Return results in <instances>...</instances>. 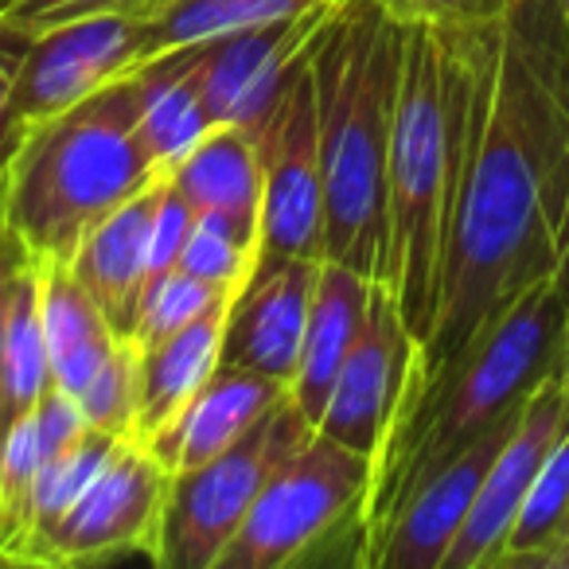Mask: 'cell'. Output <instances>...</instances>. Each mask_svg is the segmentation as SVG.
Here are the masks:
<instances>
[{
    "label": "cell",
    "instance_id": "6da1fadb",
    "mask_svg": "<svg viewBox=\"0 0 569 569\" xmlns=\"http://www.w3.org/2000/svg\"><path fill=\"white\" fill-rule=\"evenodd\" d=\"M465 152L418 390L491 312L569 266L566 20L553 0H499L491 17L465 28Z\"/></svg>",
    "mask_w": 569,
    "mask_h": 569
},
{
    "label": "cell",
    "instance_id": "7a4b0ae2",
    "mask_svg": "<svg viewBox=\"0 0 569 569\" xmlns=\"http://www.w3.org/2000/svg\"><path fill=\"white\" fill-rule=\"evenodd\" d=\"M395 133L387 168L382 277L413 340L426 348L441 305L445 250L465 152L468 40L465 28L402 24Z\"/></svg>",
    "mask_w": 569,
    "mask_h": 569
},
{
    "label": "cell",
    "instance_id": "3957f363",
    "mask_svg": "<svg viewBox=\"0 0 569 569\" xmlns=\"http://www.w3.org/2000/svg\"><path fill=\"white\" fill-rule=\"evenodd\" d=\"M569 317V266L530 281L503 309H496L476 336L413 395L398 433L375 465L356 566L387 527L395 507L410 496L441 460L465 449L499 418L515 413L530 390L553 371L561 325Z\"/></svg>",
    "mask_w": 569,
    "mask_h": 569
},
{
    "label": "cell",
    "instance_id": "277c9868",
    "mask_svg": "<svg viewBox=\"0 0 569 569\" xmlns=\"http://www.w3.org/2000/svg\"><path fill=\"white\" fill-rule=\"evenodd\" d=\"M406 28L379 0H340L317 48L320 164H325V258L382 277L387 168L395 133Z\"/></svg>",
    "mask_w": 569,
    "mask_h": 569
},
{
    "label": "cell",
    "instance_id": "5b68a950",
    "mask_svg": "<svg viewBox=\"0 0 569 569\" xmlns=\"http://www.w3.org/2000/svg\"><path fill=\"white\" fill-rule=\"evenodd\" d=\"M141 141L137 67L20 137L0 207L36 261H71L90 227L157 180Z\"/></svg>",
    "mask_w": 569,
    "mask_h": 569
},
{
    "label": "cell",
    "instance_id": "8992f818",
    "mask_svg": "<svg viewBox=\"0 0 569 569\" xmlns=\"http://www.w3.org/2000/svg\"><path fill=\"white\" fill-rule=\"evenodd\" d=\"M375 460L312 433L293 457H284L238 535L222 550L219 569H284L317 558L325 542L348 522L363 535ZM359 553V550H356Z\"/></svg>",
    "mask_w": 569,
    "mask_h": 569
},
{
    "label": "cell",
    "instance_id": "52a82bcc",
    "mask_svg": "<svg viewBox=\"0 0 569 569\" xmlns=\"http://www.w3.org/2000/svg\"><path fill=\"white\" fill-rule=\"evenodd\" d=\"M317 429L293 402H277L230 449L203 465L176 472L168 483L164 519H160L157 566L160 569H219L222 550L238 535L246 511L284 457H293Z\"/></svg>",
    "mask_w": 569,
    "mask_h": 569
},
{
    "label": "cell",
    "instance_id": "ba28073f",
    "mask_svg": "<svg viewBox=\"0 0 569 569\" xmlns=\"http://www.w3.org/2000/svg\"><path fill=\"white\" fill-rule=\"evenodd\" d=\"M172 468L137 433L121 437L102 472L43 530L24 566H106L157 558Z\"/></svg>",
    "mask_w": 569,
    "mask_h": 569
},
{
    "label": "cell",
    "instance_id": "9c48e42d",
    "mask_svg": "<svg viewBox=\"0 0 569 569\" xmlns=\"http://www.w3.org/2000/svg\"><path fill=\"white\" fill-rule=\"evenodd\" d=\"M261 144L258 261L273 269L293 258H325V164H320V106L312 56L293 71L269 118Z\"/></svg>",
    "mask_w": 569,
    "mask_h": 569
},
{
    "label": "cell",
    "instance_id": "30bf717a",
    "mask_svg": "<svg viewBox=\"0 0 569 569\" xmlns=\"http://www.w3.org/2000/svg\"><path fill=\"white\" fill-rule=\"evenodd\" d=\"M141 63L144 17L137 12L71 20L28 40L12 79L9 106H4V157H12L28 129L79 106L82 98L110 87L113 79Z\"/></svg>",
    "mask_w": 569,
    "mask_h": 569
},
{
    "label": "cell",
    "instance_id": "8fae6325",
    "mask_svg": "<svg viewBox=\"0 0 569 569\" xmlns=\"http://www.w3.org/2000/svg\"><path fill=\"white\" fill-rule=\"evenodd\" d=\"M421 382V343L406 328L395 297L382 281L371 289L363 332L351 343L332 395L317 421V433L343 449L371 457L379 465L382 449L398 433L410 398Z\"/></svg>",
    "mask_w": 569,
    "mask_h": 569
},
{
    "label": "cell",
    "instance_id": "7c38bea8",
    "mask_svg": "<svg viewBox=\"0 0 569 569\" xmlns=\"http://www.w3.org/2000/svg\"><path fill=\"white\" fill-rule=\"evenodd\" d=\"M569 426V402L553 375H546L530 398L522 402V413L515 421L511 437L491 460L488 476H483L480 491H476L468 519L460 527L452 550L445 553L441 569H499V558L507 550L515 522H519L522 507L530 499L538 472H542L546 457L558 445L561 429Z\"/></svg>",
    "mask_w": 569,
    "mask_h": 569
},
{
    "label": "cell",
    "instance_id": "4fadbf2b",
    "mask_svg": "<svg viewBox=\"0 0 569 569\" xmlns=\"http://www.w3.org/2000/svg\"><path fill=\"white\" fill-rule=\"evenodd\" d=\"M522 406L496 426H488L480 437L457 449L449 460L433 468L421 483H413L410 496L395 507L387 527L363 553L367 569H441L445 553L452 550L460 527L468 519L476 491H480L483 476H488L491 460L511 437L515 421H519Z\"/></svg>",
    "mask_w": 569,
    "mask_h": 569
},
{
    "label": "cell",
    "instance_id": "5bb4252c",
    "mask_svg": "<svg viewBox=\"0 0 569 569\" xmlns=\"http://www.w3.org/2000/svg\"><path fill=\"white\" fill-rule=\"evenodd\" d=\"M336 9L340 4L203 43V98L211 126H242L258 133L293 71L312 56Z\"/></svg>",
    "mask_w": 569,
    "mask_h": 569
},
{
    "label": "cell",
    "instance_id": "9a60e30c",
    "mask_svg": "<svg viewBox=\"0 0 569 569\" xmlns=\"http://www.w3.org/2000/svg\"><path fill=\"white\" fill-rule=\"evenodd\" d=\"M320 258H293L273 269H253L222 336V363L261 371L293 387L309 328Z\"/></svg>",
    "mask_w": 569,
    "mask_h": 569
},
{
    "label": "cell",
    "instance_id": "2e32d148",
    "mask_svg": "<svg viewBox=\"0 0 569 569\" xmlns=\"http://www.w3.org/2000/svg\"><path fill=\"white\" fill-rule=\"evenodd\" d=\"M289 395H293L289 382L269 379L261 371H246V367L219 363L211 379L191 395V402L164 429L149 433L144 441L172 468V476L188 472V468L230 449L246 429L258 426Z\"/></svg>",
    "mask_w": 569,
    "mask_h": 569
},
{
    "label": "cell",
    "instance_id": "e0dca14e",
    "mask_svg": "<svg viewBox=\"0 0 569 569\" xmlns=\"http://www.w3.org/2000/svg\"><path fill=\"white\" fill-rule=\"evenodd\" d=\"M160 191H164V172L133 199H126L118 211L106 214L98 227H90L67 261L121 340H133L137 328V309L149 277V230Z\"/></svg>",
    "mask_w": 569,
    "mask_h": 569
},
{
    "label": "cell",
    "instance_id": "ac0fdd59",
    "mask_svg": "<svg viewBox=\"0 0 569 569\" xmlns=\"http://www.w3.org/2000/svg\"><path fill=\"white\" fill-rule=\"evenodd\" d=\"M82 429L87 418L79 398L51 382L36 410L0 437V566H20V553L32 535L36 476Z\"/></svg>",
    "mask_w": 569,
    "mask_h": 569
},
{
    "label": "cell",
    "instance_id": "d6986e66",
    "mask_svg": "<svg viewBox=\"0 0 569 569\" xmlns=\"http://www.w3.org/2000/svg\"><path fill=\"white\" fill-rule=\"evenodd\" d=\"M371 289L375 277L359 273V269L343 266V261L320 258L301 367H297L293 379V402L301 406L312 429H317L320 413H325V402L332 395V382L340 375L343 359H348L351 343L363 332L367 309H371Z\"/></svg>",
    "mask_w": 569,
    "mask_h": 569
},
{
    "label": "cell",
    "instance_id": "ffe728a7",
    "mask_svg": "<svg viewBox=\"0 0 569 569\" xmlns=\"http://www.w3.org/2000/svg\"><path fill=\"white\" fill-rule=\"evenodd\" d=\"M246 281H238L230 293H222L203 317L183 325L180 332L152 343V348H141V418H137V437L164 429L191 402V395L214 375V367L222 363V336H227L230 309H234V297L242 293Z\"/></svg>",
    "mask_w": 569,
    "mask_h": 569
},
{
    "label": "cell",
    "instance_id": "44dd1931",
    "mask_svg": "<svg viewBox=\"0 0 569 569\" xmlns=\"http://www.w3.org/2000/svg\"><path fill=\"white\" fill-rule=\"evenodd\" d=\"M168 180L196 211H219L258 234L261 144L253 129L214 126L168 168Z\"/></svg>",
    "mask_w": 569,
    "mask_h": 569
},
{
    "label": "cell",
    "instance_id": "7402d4cb",
    "mask_svg": "<svg viewBox=\"0 0 569 569\" xmlns=\"http://www.w3.org/2000/svg\"><path fill=\"white\" fill-rule=\"evenodd\" d=\"M141 79V141L157 172H168L199 137L211 133L203 98V43L176 48L137 67Z\"/></svg>",
    "mask_w": 569,
    "mask_h": 569
},
{
    "label": "cell",
    "instance_id": "603a6c76",
    "mask_svg": "<svg viewBox=\"0 0 569 569\" xmlns=\"http://www.w3.org/2000/svg\"><path fill=\"white\" fill-rule=\"evenodd\" d=\"M43 336H48L51 382L79 398L102 363L113 356L121 336L110 328L94 297L82 289L67 261H40Z\"/></svg>",
    "mask_w": 569,
    "mask_h": 569
},
{
    "label": "cell",
    "instance_id": "cb8c5ba5",
    "mask_svg": "<svg viewBox=\"0 0 569 569\" xmlns=\"http://www.w3.org/2000/svg\"><path fill=\"white\" fill-rule=\"evenodd\" d=\"M51 387L48 336H43L40 261L28 258L17 273L0 340V437L24 421Z\"/></svg>",
    "mask_w": 569,
    "mask_h": 569
},
{
    "label": "cell",
    "instance_id": "d4e9b609",
    "mask_svg": "<svg viewBox=\"0 0 569 569\" xmlns=\"http://www.w3.org/2000/svg\"><path fill=\"white\" fill-rule=\"evenodd\" d=\"M328 4H340V0H164L144 17V59L214 43L222 36L328 9Z\"/></svg>",
    "mask_w": 569,
    "mask_h": 569
},
{
    "label": "cell",
    "instance_id": "484cf974",
    "mask_svg": "<svg viewBox=\"0 0 569 569\" xmlns=\"http://www.w3.org/2000/svg\"><path fill=\"white\" fill-rule=\"evenodd\" d=\"M569 530V426L546 457L530 499L515 522L499 569H542V558Z\"/></svg>",
    "mask_w": 569,
    "mask_h": 569
},
{
    "label": "cell",
    "instance_id": "4316f807",
    "mask_svg": "<svg viewBox=\"0 0 569 569\" xmlns=\"http://www.w3.org/2000/svg\"><path fill=\"white\" fill-rule=\"evenodd\" d=\"M121 437L118 433H106V429L87 426L63 452L48 460L36 476V491H32V535H28V546L20 553V566L28 561V550L32 542L74 503V499L87 491V483L102 472V465L110 460V452L118 449Z\"/></svg>",
    "mask_w": 569,
    "mask_h": 569
},
{
    "label": "cell",
    "instance_id": "83f0119b",
    "mask_svg": "<svg viewBox=\"0 0 569 569\" xmlns=\"http://www.w3.org/2000/svg\"><path fill=\"white\" fill-rule=\"evenodd\" d=\"M253 261H258V234L219 211H196L188 242L180 250V269L199 281L234 284L253 273Z\"/></svg>",
    "mask_w": 569,
    "mask_h": 569
},
{
    "label": "cell",
    "instance_id": "f1b7e54d",
    "mask_svg": "<svg viewBox=\"0 0 569 569\" xmlns=\"http://www.w3.org/2000/svg\"><path fill=\"white\" fill-rule=\"evenodd\" d=\"M234 284L199 281V277H191L188 269H180V266L168 269L164 277H157V281L144 284L141 309H137L133 340L141 343V348H152V343L168 340V336L180 332L183 325H191L196 317H203V312L211 309L222 293H230Z\"/></svg>",
    "mask_w": 569,
    "mask_h": 569
},
{
    "label": "cell",
    "instance_id": "f546056e",
    "mask_svg": "<svg viewBox=\"0 0 569 569\" xmlns=\"http://www.w3.org/2000/svg\"><path fill=\"white\" fill-rule=\"evenodd\" d=\"M79 406L87 426L118 437L137 433V418H141V343L121 340L113 356L102 363V371L79 395Z\"/></svg>",
    "mask_w": 569,
    "mask_h": 569
},
{
    "label": "cell",
    "instance_id": "4dcf8cb0",
    "mask_svg": "<svg viewBox=\"0 0 569 569\" xmlns=\"http://www.w3.org/2000/svg\"><path fill=\"white\" fill-rule=\"evenodd\" d=\"M157 4H164V0H4L0 4V28L12 36H24V40H36L51 28L87 17H113V12L149 17Z\"/></svg>",
    "mask_w": 569,
    "mask_h": 569
},
{
    "label": "cell",
    "instance_id": "1f68e13d",
    "mask_svg": "<svg viewBox=\"0 0 569 569\" xmlns=\"http://www.w3.org/2000/svg\"><path fill=\"white\" fill-rule=\"evenodd\" d=\"M191 222H196V207L172 188V180H168V172H164V191H160V203H157L152 230H149V277H144V284L180 266V250H183V242H188Z\"/></svg>",
    "mask_w": 569,
    "mask_h": 569
},
{
    "label": "cell",
    "instance_id": "d6a6232c",
    "mask_svg": "<svg viewBox=\"0 0 569 569\" xmlns=\"http://www.w3.org/2000/svg\"><path fill=\"white\" fill-rule=\"evenodd\" d=\"M499 0H379V9L398 24L468 28L496 12Z\"/></svg>",
    "mask_w": 569,
    "mask_h": 569
},
{
    "label": "cell",
    "instance_id": "836d02e7",
    "mask_svg": "<svg viewBox=\"0 0 569 569\" xmlns=\"http://www.w3.org/2000/svg\"><path fill=\"white\" fill-rule=\"evenodd\" d=\"M28 258H32V253L24 250L17 230H12L9 219H4V207H0V340H4V317H9L12 284H17V273Z\"/></svg>",
    "mask_w": 569,
    "mask_h": 569
},
{
    "label": "cell",
    "instance_id": "e575fe53",
    "mask_svg": "<svg viewBox=\"0 0 569 569\" xmlns=\"http://www.w3.org/2000/svg\"><path fill=\"white\" fill-rule=\"evenodd\" d=\"M28 40L24 36H12L0 28V172H4V106H9V94H12V79H17V67H20V56H24Z\"/></svg>",
    "mask_w": 569,
    "mask_h": 569
},
{
    "label": "cell",
    "instance_id": "d590c367",
    "mask_svg": "<svg viewBox=\"0 0 569 569\" xmlns=\"http://www.w3.org/2000/svg\"><path fill=\"white\" fill-rule=\"evenodd\" d=\"M553 382L561 387V395H566L569 402V317L566 325H561V336H558V351H553Z\"/></svg>",
    "mask_w": 569,
    "mask_h": 569
},
{
    "label": "cell",
    "instance_id": "8d00e7d4",
    "mask_svg": "<svg viewBox=\"0 0 569 569\" xmlns=\"http://www.w3.org/2000/svg\"><path fill=\"white\" fill-rule=\"evenodd\" d=\"M542 569H569V530L553 542V550L542 558Z\"/></svg>",
    "mask_w": 569,
    "mask_h": 569
},
{
    "label": "cell",
    "instance_id": "74e56055",
    "mask_svg": "<svg viewBox=\"0 0 569 569\" xmlns=\"http://www.w3.org/2000/svg\"><path fill=\"white\" fill-rule=\"evenodd\" d=\"M553 4H558L561 20H566V28H569V0H553Z\"/></svg>",
    "mask_w": 569,
    "mask_h": 569
},
{
    "label": "cell",
    "instance_id": "f35d334b",
    "mask_svg": "<svg viewBox=\"0 0 569 569\" xmlns=\"http://www.w3.org/2000/svg\"><path fill=\"white\" fill-rule=\"evenodd\" d=\"M0 4H4V0H0Z\"/></svg>",
    "mask_w": 569,
    "mask_h": 569
}]
</instances>
